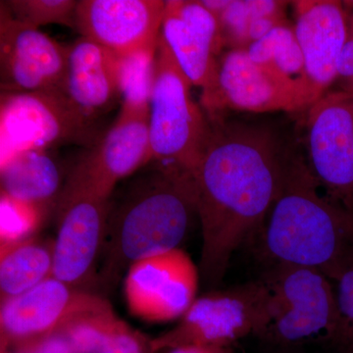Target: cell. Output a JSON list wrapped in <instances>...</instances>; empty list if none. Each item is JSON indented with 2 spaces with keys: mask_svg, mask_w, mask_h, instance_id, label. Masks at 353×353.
Wrapping results in <instances>:
<instances>
[{
  "mask_svg": "<svg viewBox=\"0 0 353 353\" xmlns=\"http://www.w3.org/2000/svg\"><path fill=\"white\" fill-rule=\"evenodd\" d=\"M208 132L196 171L201 228V279L216 285L234 252L252 241L277 199L288 158L271 131L206 114Z\"/></svg>",
  "mask_w": 353,
  "mask_h": 353,
  "instance_id": "cell-1",
  "label": "cell"
},
{
  "mask_svg": "<svg viewBox=\"0 0 353 353\" xmlns=\"http://www.w3.org/2000/svg\"><path fill=\"white\" fill-rule=\"evenodd\" d=\"M250 241L268 267L314 269L336 283L353 259V212L323 192L303 158H288L277 199Z\"/></svg>",
  "mask_w": 353,
  "mask_h": 353,
  "instance_id": "cell-2",
  "label": "cell"
},
{
  "mask_svg": "<svg viewBox=\"0 0 353 353\" xmlns=\"http://www.w3.org/2000/svg\"><path fill=\"white\" fill-rule=\"evenodd\" d=\"M196 216V176L153 163L109 205L101 284L112 288L134 262L180 248Z\"/></svg>",
  "mask_w": 353,
  "mask_h": 353,
  "instance_id": "cell-3",
  "label": "cell"
},
{
  "mask_svg": "<svg viewBox=\"0 0 353 353\" xmlns=\"http://www.w3.org/2000/svg\"><path fill=\"white\" fill-rule=\"evenodd\" d=\"M261 280L267 301L257 341L333 347L339 330L333 281L314 269L294 266L268 267Z\"/></svg>",
  "mask_w": 353,
  "mask_h": 353,
  "instance_id": "cell-4",
  "label": "cell"
},
{
  "mask_svg": "<svg viewBox=\"0 0 353 353\" xmlns=\"http://www.w3.org/2000/svg\"><path fill=\"white\" fill-rule=\"evenodd\" d=\"M192 85L159 34L150 101V163L196 176L208 136V118L192 101Z\"/></svg>",
  "mask_w": 353,
  "mask_h": 353,
  "instance_id": "cell-5",
  "label": "cell"
},
{
  "mask_svg": "<svg viewBox=\"0 0 353 353\" xmlns=\"http://www.w3.org/2000/svg\"><path fill=\"white\" fill-rule=\"evenodd\" d=\"M94 126L57 90L0 95V165L21 152L99 143Z\"/></svg>",
  "mask_w": 353,
  "mask_h": 353,
  "instance_id": "cell-6",
  "label": "cell"
},
{
  "mask_svg": "<svg viewBox=\"0 0 353 353\" xmlns=\"http://www.w3.org/2000/svg\"><path fill=\"white\" fill-rule=\"evenodd\" d=\"M267 290L261 278L196 297L173 329L152 339L154 353L185 345L232 347L256 338L264 324Z\"/></svg>",
  "mask_w": 353,
  "mask_h": 353,
  "instance_id": "cell-7",
  "label": "cell"
},
{
  "mask_svg": "<svg viewBox=\"0 0 353 353\" xmlns=\"http://www.w3.org/2000/svg\"><path fill=\"white\" fill-rule=\"evenodd\" d=\"M307 163L323 192L353 212V95L324 94L309 108Z\"/></svg>",
  "mask_w": 353,
  "mask_h": 353,
  "instance_id": "cell-8",
  "label": "cell"
},
{
  "mask_svg": "<svg viewBox=\"0 0 353 353\" xmlns=\"http://www.w3.org/2000/svg\"><path fill=\"white\" fill-rule=\"evenodd\" d=\"M160 34L192 85L201 88V108L217 113L219 66L224 46L219 22L201 1H165Z\"/></svg>",
  "mask_w": 353,
  "mask_h": 353,
  "instance_id": "cell-9",
  "label": "cell"
},
{
  "mask_svg": "<svg viewBox=\"0 0 353 353\" xmlns=\"http://www.w3.org/2000/svg\"><path fill=\"white\" fill-rule=\"evenodd\" d=\"M150 109H121L117 120L77 164L61 194L109 199L116 185L150 163Z\"/></svg>",
  "mask_w": 353,
  "mask_h": 353,
  "instance_id": "cell-10",
  "label": "cell"
},
{
  "mask_svg": "<svg viewBox=\"0 0 353 353\" xmlns=\"http://www.w3.org/2000/svg\"><path fill=\"white\" fill-rule=\"evenodd\" d=\"M199 267L181 248L134 262L124 281L131 314L150 323L182 318L196 299Z\"/></svg>",
  "mask_w": 353,
  "mask_h": 353,
  "instance_id": "cell-11",
  "label": "cell"
},
{
  "mask_svg": "<svg viewBox=\"0 0 353 353\" xmlns=\"http://www.w3.org/2000/svg\"><path fill=\"white\" fill-rule=\"evenodd\" d=\"M106 299L65 284L54 277L1 303V353L50 336Z\"/></svg>",
  "mask_w": 353,
  "mask_h": 353,
  "instance_id": "cell-12",
  "label": "cell"
},
{
  "mask_svg": "<svg viewBox=\"0 0 353 353\" xmlns=\"http://www.w3.org/2000/svg\"><path fill=\"white\" fill-rule=\"evenodd\" d=\"M68 48L37 28L14 19L1 1L0 88L4 92H32L60 88Z\"/></svg>",
  "mask_w": 353,
  "mask_h": 353,
  "instance_id": "cell-13",
  "label": "cell"
},
{
  "mask_svg": "<svg viewBox=\"0 0 353 353\" xmlns=\"http://www.w3.org/2000/svg\"><path fill=\"white\" fill-rule=\"evenodd\" d=\"M59 226L53 241L52 277L81 289L103 250L109 199L70 192L59 196Z\"/></svg>",
  "mask_w": 353,
  "mask_h": 353,
  "instance_id": "cell-14",
  "label": "cell"
},
{
  "mask_svg": "<svg viewBox=\"0 0 353 353\" xmlns=\"http://www.w3.org/2000/svg\"><path fill=\"white\" fill-rule=\"evenodd\" d=\"M165 1L80 0L75 29L117 55L157 46Z\"/></svg>",
  "mask_w": 353,
  "mask_h": 353,
  "instance_id": "cell-15",
  "label": "cell"
},
{
  "mask_svg": "<svg viewBox=\"0 0 353 353\" xmlns=\"http://www.w3.org/2000/svg\"><path fill=\"white\" fill-rule=\"evenodd\" d=\"M217 113L225 108L263 113L310 108L309 90L272 75L253 62L248 50L234 48L220 61Z\"/></svg>",
  "mask_w": 353,
  "mask_h": 353,
  "instance_id": "cell-16",
  "label": "cell"
},
{
  "mask_svg": "<svg viewBox=\"0 0 353 353\" xmlns=\"http://www.w3.org/2000/svg\"><path fill=\"white\" fill-rule=\"evenodd\" d=\"M59 90L94 126L121 99L118 55L81 37L68 46L66 69Z\"/></svg>",
  "mask_w": 353,
  "mask_h": 353,
  "instance_id": "cell-17",
  "label": "cell"
},
{
  "mask_svg": "<svg viewBox=\"0 0 353 353\" xmlns=\"http://www.w3.org/2000/svg\"><path fill=\"white\" fill-rule=\"evenodd\" d=\"M294 32L301 46L306 76L318 99L339 76V63L347 38V15L343 2L296 1Z\"/></svg>",
  "mask_w": 353,
  "mask_h": 353,
  "instance_id": "cell-18",
  "label": "cell"
},
{
  "mask_svg": "<svg viewBox=\"0 0 353 353\" xmlns=\"http://www.w3.org/2000/svg\"><path fill=\"white\" fill-rule=\"evenodd\" d=\"M0 183L7 196L48 208L61 196V169L48 152L29 150L0 165Z\"/></svg>",
  "mask_w": 353,
  "mask_h": 353,
  "instance_id": "cell-19",
  "label": "cell"
},
{
  "mask_svg": "<svg viewBox=\"0 0 353 353\" xmlns=\"http://www.w3.org/2000/svg\"><path fill=\"white\" fill-rule=\"evenodd\" d=\"M53 245L32 236L0 248V301L25 294L52 277Z\"/></svg>",
  "mask_w": 353,
  "mask_h": 353,
  "instance_id": "cell-20",
  "label": "cell"
},
{
  "mask_svg": "<svg viewBox=\"0 0 353 353\" xmlns=\"http://www.w3.org/2000/svg\"><path fill=\"white\" fill-rule=\"evenodd\" d=\"M246 50L253 62L272 75L285 83L305 88L316 101H319L306 76L303 51L294 29L279 25L263 38L250 44Z\"/></svg>",
  "mask_w": 353,
  "mask_h": 353,
  "instance_id": "cell-21",
  "label": "cell"
},
{
  "mask_svg": "<svg viewBox=\"0 0 353 353\" xmlns=\"http://www.w3.org/2000/svg\"><path fill=\"white\" fill-rule=\"evenodd\" d=\"M157 44L118 55L121 109L150 108L157 68Z\"/></svg>",
  "mask_w": 353,
  "mask_h": 353,
  "instance_id": "cell-22",
  "label": "cell"
},
{
  "mask_svg": "<svg viewBox=\"0 0 353 353\" xmlns=\"http://www.w3.org/2000/svg\"><path fill=\"white\" fill-rule=\"evenodd\" d=\"M285 4L275 0H229L227 6L216 16L224 43L246 50L250 25L259 18L282 16Z\"/></svg>",
  "mask_w": 353,
  "mask_h": 353,
  "instance_id": "cell-23",
  "label": "cell"
},
{
  "mask_svg": "<svg viewBox=\"0 0 353 353\" xmlns=\"http://www.w3.org/2000/svg\"><path fill=\"white\" fill-rule=\"evenodd\" d=\"M48 208L0 194V248L36 236Z\"/></svg>",
  "mask_w": 353,
  "mask_h": 353,
  "instance_id": "cell-24",
  "label": "cell"
},
{
  "mask_svg": "<svg viewBox=\"0 0 353 353\" xmlns=\"http://www.w3.org/2000/svg\"><path fill=\"white\" fill-rule=\"evenodd\" d=\"M14 19L37 28L58 24L75 28L78 1L74 0H9L3 1Z\"/></svg>",
  "mask_w": 353,
  "mask_h": 353,
  "instance_id": "cell-25",
  "label": "cell"
},
{
  "mask_svg": "<svg viewBox=\"0 0 353 353\" xmlns=\"http://www.w3.org/2000/svg\"><path fill=\"white\" fill-rule=\"evenodd\" d=\"M97 353H154L152 339L134 330L119 317L113 322Z\"/></svg>",
  "mask_w": 353,
  "mask_h": 353,
  "instance_id": "cell-26",
  "label": "cell"
},
{
  "mask_svg": "<svg viewBox=\"0 0 353 353\" xmlns=\"http://www.w3.org/2000/svg\"><path fill=\"white\" fill-rule=\"evenodd\" d=\"M339 311V330L333 345L341 350L353 331V259L340 279L334 283Z\"/></svg>",
  "mask_w": 353,
  "mask_h": 353,
  "instance_id": "cell-27",
  "label": "cell"
},
{
  "mask_svg": "<svg viewBox=\"0 0 353 353\" xmlns=\"http://www.w3.org/2000/svg\"><path fill=\"white\" fill-rule=\"evenodd\" d=\"M343 80V92L353 95V11L347 15V38L339 63V76Z\"/></svg>",
  "mask_w": 353,
  "mask_h": 353,
  "instance_id": "cell-28",
  "label": "cell"
},
{
  "mask_svg": "<svg viewBox=\"0 0 353 353\" xmlns=\"http://www.w3.org/2000/svg\"><path fill=\"white\" fill-rule=\"evenodd\" d=\"M6 353H75L68 341L60 334L30 341L12 348Z\"/></svg>",
  "mask_w": 353,
  "mask_h": 353,
  "instance_id": "cell-29",
  "label": "cell"
},
{
  "mask_svg": "<svg viewBox=\"0 0 353 353\" xmlns=\"http://www.w3.org/2000/svg\"><path fill=\"white\" fill-rule=\"evenodd\" d=\"M257 353H339L333 347L325 345H274L259 341Z\"/></svg>",
  "mask_w": 353,
  "mask_h": 353,
  "instance_id": "cell-30",
  "label": "cell"
},
{
  "mask_svg": "<svg viewBox=\"0 0 353 353\" xmlns=\"http://www.w3.org/2000/svg\"><path fill=\"white\" fill-rule=\"evenodd\" d=\"M166 353H234L232 347H220L211 345H185L171 348Z\"/></svg>",
  "mask_w": 353,
  "mask_h": 353,
  "instance_id": "cell-31",
  "label": "cell"
},
{
  "mask_svg": "<svg viewBox=\"0 0 353 353\" xmlns=\"http://www.w3.org/2000/svg\"><path fill=\"white\" fill-rule=\"evenodd\" d=\"M339 353H353V331L350 338L345 341V345L339 350Z\"/></svg>",
  "mask_w": 353,
  "mask_h": 353,
  "instance_id": "cell-32",
  "label": "cell"
}]
</instances>
